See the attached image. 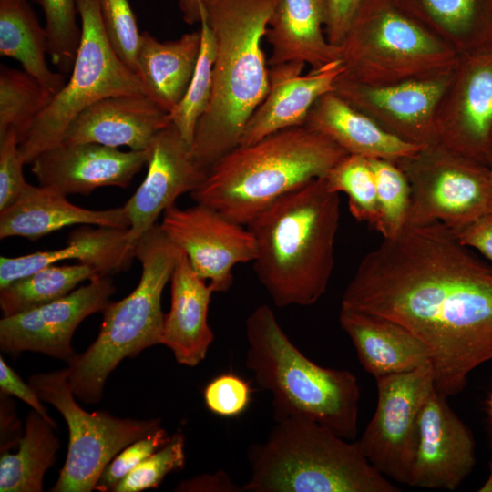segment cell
<instances>
[{
  "mask_svg": "<svg viewBox=\"0 0 492 492\" xmlns=\"http://www.w3.org/2000/svg\"><path fill=\"white\" fill-rule=\"evenodd\" d=\"M476 465L472 433L436 391L419 417L418 441L408 486L456 490Z\"/></svg>",
  "mask_w": 492,
  "mask_h": 492,
  "instance_id": "ac0fdd59",
  "label": "cell"
},
{
  "mask_svg": "<svg viewBox=\"0 0 492 492\" xmlns=\"http://www.w3.org/2000/svg\"><path fill=\"white\" fill-rule=\"evenodd\" d=\"M42 401L53 405L68 427V448L53 492H90L108 463L126 446L160 427L159 419L118 418L88 413L76 401L67 368L28 380Z\"/></svg>",
  "mask_w": 492,
  "mask_h": 492,
  "instance_id": "30bf717a",
  "label": "cell"
},
{
  "mask_svg": "<svg viewBox=\"0 0 492 492\" xmlns=\"http://www.w3.org/2000/svg\"><path fill=\"white\" fill-rule=\"evenodd\" d=\"M200 31L185 33L175 40L159 41L141 33L135 72L146 95L170 113L183 97L194 73Z\"/></svg>",
  "mask_w": 492,
  "mask_h": 492,
  "instance_id": "f1b7e54d",
  "label": "cell"
},
{
  "mask_svg": "<svg viewBox=\"0 0 492 492\" xmlns=\"http://www.w3.org/2000/svg\"><path fill=\"white\" fill-rule=\"evenodd\" d=\"M324 179L330 190L347 196L350 212L355 220L375 227L376 184L369 159L348 154L328 171Z\"/></svg>",
  "mask_w": 492,
  "mask_h": 492,
  "instance_id": "e575fe53",
  "label": "cell"
},
{
  "mask_svg": "<svg viewBox=\"0 0 492 492\" xmlns=\"http://www.w3.org/2000/svg\"><path fill=\"white\" fill-rule=\"evenodd\" d=\"M49 187L28 185L19 199L0 211V239L19 236L36 241L75 224L128 229L124 207L88 210L70 203Z\"/></svg>",
  "mask_w": 492,
  "mask_h": 492,
  "instance_id": "cb8c5ba5",
  "label": "cell"
},
{
  "mask_svg": "<svg viewBox=\"0 0 492 492\" xmlns=\"http://www.w3.org/2000/svg\"><path fill=\"white\" fill-rule=\"evenodd\" d=\"M55 428L36 411L28 413L17 452H1V492L43 491L44 476L55 463L60 447Z\"/></svg>",
  "mask_w": 492,
  "mask_h": 492,
  "instance_id": "4dcf8cb0",
  "label": "cell"
},
{
  "mask_svg": "<svg viewBox=\"0 0 492 492\" xmlns=\"http://www.w3.org/2000/svg\"><path fill=\"white\" fill-rule=\"evenodd\" d=\"M341 308L385 317L422 340L446 398L492 362V267L440 222L383 239L360 261Z\"/></svg>",
  "mask_w": 492,
  "mask_h": 492,
  "instance_id": "6da1fadb",
  "label": "cell"
},
{
  "mask_svg": "<svg viewBox=\"0 0 492 492\" xmlns=\"http://www.w3.org/2000/svg\"><path fill=\"white\" fill-rule=\"evenodd\" d=\"M339 220V193L323 177L276 200L247 226L256 276L277 307L310 306L325 293Z\"/></svg>",
  "mask_w": 492,
  "mask_h": 492,
  "instance_id": "7a4b0ae2",
  "label": "cell"
},
{
  "mask_svg": "<svg viewBox=\"0 0 492 492\" xmlns=\"http://www.w3.org/2000/svg\"><path fill=\"white\" fill-rule=\"evenodd\" d=\"M148 159L149 149L121 151L90 142L60 143L39 154L30 164L41 186L65 195H88L106 186L127 188Z\"/></svg>",
  "mask_w": 492,
  "mask_h": 492,
  "instance_id": "d6986e66",
  "label": "cell"
},
{
  "mask_svg": "<svg viewBox=\"0 0 492 492\" xmlns=\"http://www.w3.org/2000/svg\"><path fill=\"white\" fill-rule=\"evenodd\" d=\"M487 412H488L490 425L492 427V389H491V392L487 400Z\"/></svg>",
  "mask_w": 492,
  "mask_h": 492,
  "instance_id": "681fc988",
  "label": "cell"
},
{
  "mask_svg": "<svg viewBox=\"0 0 492 492\" xmlns=\"http://www.w3.org/2000/svg\"><path fill=\"white\" fill-rule=\"evenodd\" d=\"M34 1L44 13L52 63L61 73H70L81 36V27L77 24V0Z\"/></svg>",
  "mask_w": 492,
  "mask_h": 492,
  "instance_id": "8d00e7d4",
  "label": "cell"
},
{
  "mask_svg": "<svg viewBox=\"0 0 492 492\" xmlns=\"http://www.w3.org/2000/svg\"><path fill=\"white\" fill-rule=\"evenodd\" d=\"M97 1L102 24L112 47L121 60L135 72L141 33L128 0Z\"/></svg>",
  "mask_w": 492,
  "mask_h": 492,
  "instance_id": "f35d334b",
  "label": "cell"
},
{
  "mask_svg": "<svg viewBox=\"0 0 492 492\" xmlns=\"http://www.w3.org/2000/svg\"><path fill=\"white\" fill-rule=\"evenodd\" d=\"M48 36L26 0H0V54L17 60L23 70L53 97L66 84L65 74L52 71L46 59Z\"/></svg>",
  "mask_w": 492,
  "mask_h": 492,
  "instance_id": "f546056e",
  "label": "cell"
},
{
  "mask_svg": "<svg viewBox=\"0 0 492 492\" xmlns=\"http://www.w3.org/2000/svg\"><path fill=\"white\" fill-rule=\"evenodd\" d=\"M487 162L489 167L492 166V134H491L488 150H487Z\"/></svg>",
  "mask_w": 492,
  "mask_h": 492,
  "instance_id": "f907efd6",
  "label": "cell"
},
{
  "mask_svg": "<svg viewBox=\"0 0 492 492\" xmlns=\"http://www.w3.org/2000/svg\"><path fill=\"white\" fill-rule=\"evenodd\" d=\"M328 17V0H280L264 38L272 47L268 65L299 62L315 69L340 60L325 34Z\"/></svg>",
  "mask_w": 492,
  "mask_h": 492,
  "instance_id": "d4e9b609",
  "label": "cell"
},
{
  "mask_svg": "<svg viewBox=\"0 0 492 492\" xmlns=\"http://www.w3.org/2000/svg\"><path fill=\"white\" fill-rule=\"evenodd\" d=\"M245 365L272 399L275 422L304 416L353 440L358 433L360 386L348 370L323 367L289 339L268 305L254 309L245 322Z\"/></svg>",
  "mask_w": 492,
  "mask_h": 492,
  "instance_id": "5b68a950",
  "label": "cell"
},
{
  "mask_svg": "<svg viewBox=\"0 0 492 492\" xmlns=\"http://www.w3.org/2000/svg\"><path fill=\"white\" fill-rule=\"evenodd\" d=\"M180 250L156 224L136 243L134 257L141 263L138 286L125 298L109 302L97 339L67 363L74 395L96 404L103 395L108 375L125 358L161 344L164 316L161 294L170 280Z\"/></svg>",
  "mask_w": 492,
  "mask_h": 492,
  "instance_id": "52a82bcc",
  "label": "cell"
},
{
  "mask_svg": "<svg viewBox=\"0 0 492 492\" xmlns=\"http://www.w3.org/2000/svg\"><path fill=\"white\" fill-rule=\"evenodd\" d=\"M251 395L249 384L231 373L213 378L203 391L207 408L222 417H233L243 413L251 402Z\"/></svg>",
  "mask_w": 492,
  "mask_h": 492,
  "instance_id": "60d3db41",
  "label": "cell"
},
{
  "mask_svg": "<svg viewBox=\"0 0 492 492\" xmlns=\"http://www.w3.org/2000/svg\"><path fill=\"white\" fill-rule=\"evenodd\" d=\"M341 75L333 92L384 130L421 147L439 141L436 110L451 74L387 86L365 85Z\"/></svg>",
  "mask_w": 492,
  "mask_h": 492,
  "instance_id": "2e32d148",
  "label": "cell"
},
{
  "mask_svg": "<svg viewBox=\"0 0 492 492\" xmlns=\"http://www.w3.org/2000/svg\"><path fill=\"white\" fill-rule=\"evenodd\" d=\"M490 169H491V176H492V166H490ZM488 213L492 216V189H491V200H490V206H489Z\"/></svg>",
  "mask_w": 492,
  "mask_h": 492,
  "instance_id": "816d5d0a",
  "label": "cell"
},
{
  "mask_svg": "<svg viewBox=\"0 0 492 492\" xmlns=\"http://www.w3.org/2000/svg\"><path fill=\"white\" fill-rule=\"evenodd\" d=\"M171 436L159 427L122 449L105 467L96 490L112 491L118 483L154 452L166 445Z\"/></svg>",
  "mask_w": 492,
  "mask_h": 492,
  "instance_id": "ab89813d",
  "label": "cell"
},
{
  "mask_svg": "<svg viewBox=\"0 0 492 492\" xmlns=\"http://www.w3.org/2000/svg\"><path fill=\"white\" fill-rule=\"evenodd\" d=\"M184 444L183 434L175 433L166 445L122 478L112 491L139 492L158 487L168 474L184 466Z\"/></svg>",
  "mask_w": 492,
  "mask_h": 492,
  "instance_id": "74e56055",
  "label": "cell"
},
{
  "mask_svg": "<svg viewBox=\"0 0 492 492\" xmlns=\"http://www.w3.org/2000/svg\"><path fill=\"white\" fill-rule=\"evenodd\" d=\"M146 166L144 180L123 206L129 220L128 240L133 251L159 215L175 205L179 196L195 190L207 175L172 122L154 137Z\"/></svg>",
  "mask_w": 492,
  "mask_h": 492,
  "instance_id": "e0dca14e",
  "label": "cell"
},
{
  "mask_svg": "<svg viewBox=\"0 0 492 492\" xmlns=\"http://www.w3.org/2000/svg\"><path fill=\"white\" fill-rule=\"evenodd\" d=\"M169 282L170 308L164 316L161 344L171 350L177 363L193 367L205 358L214 340L208 313L215 292L181 250Z\"/></svg>",
  "mask_w": 492,
  "mask_h": 492,
  "instance_id": "7402d4cb",
  "label": "cell"
},
{
  "mask_svg": "<svg viewBox=\"0 0 492 492\" xmlns=\"http://www.w3.org/2000/svg\"><path fill=\"white\" fill-rule=\"evenodd\" d=\"M438 139L487 165L492 134V49L458 56L436 110Z\"/></svg>",
  "mask_w": 492,
  "mask_h": 492,
  "instance_id": "9a60e30c",
  "label": "cell"
},
{
  "mask_svg": "<svg viewBox=\"0 0 492 492\" xmlns=\"http://www.w3.org/2000/svg\"><path fill=\"white\" fill-rule=\"evenodd\" d=\"M244 492H398L356 442L304 416L276 421L248 451Z\"/></svg>",
  "mask_w": 492,
  "mask_h": 492,
  "instance_id": "8992f818",
  "label": "cell"
},
{
  "mask_svg": "<svg viewBox=\"0 0 492 492\" xmlns=\"http://www.w3.org/2000/svg\"><path fill=\"white\" fill-rule=\"evenodd\" d=\"M52 97L53 95L26 71L1 65L0 136L14 129L19 140Z\"/></svg>",
  "mask_w": 492,
  "mask_h": 492,
  "instance_id": "d6a6232c",
  "label": "cell"
},
{
  "mask_svg": "<svg viewBox=\"0 0 492 492\" xmlns=\"http://www.w3.org/2000/svg\"><path fill=\"white\" fill-rule=\"evenodd\" d=\"M346 155L305 126L289 128L226 153L190 197L247 227L276 200L325 177Z\"/></svg>",
  "mask_w": 492,
  "mask_h": 492,
  "instance_id": "277c9868",
  "label": "cell"
},
{
  "mask_svg": "<svg viewBox=\"0 0 492 492\" xmlns=\"http://www.w3.org/2000/svg\"><path fill=\"white\" fill-rule=\"evenodd\" d=\"M480 492H492V463H489V474L487 480L479 487Z\"/></svg>",
  "mask_w": 492,
  "mask_h": 492,
  "instance_id": "c3c4849f",
  "label": "cell"
},
{
  "mask_svg": "<svg viewBox=\"0 0 492 492\" xmlns=\"http://www.w3.org/2000/svg\"><path fill=\"white\" fill-rule=\"evenodd\" d=\"M200 49L189 87L176 108L169 113L171 122L191 147L196 127L205 113L212 94L215 39L203 15H200Z\"/></svg>",
  "mask_w": 492,
  "mask_h": 492,
  "instance_id": "836d02e7",
  "label": "cell"
},
{
  "mask_svg": "<svg viewBox=\"0 0 492 492\" xmlns=\"http://www.w3.org/2000/svg\"><path fill=\"white\" fill-rule=\"evenodd\" d=\"M183 19L189 25L200 22V8L204 0H177Z\"/></svg>",
  "mask_w": 492,
  "mask_h": 492,
  "instance_id": "7dc6e473",
  "label": "cell"
},
{
  "mask_svg": "<svg viewBox=\"0 0 492 492\" xmlns=\"http://www.w3.org/2000/svg\"><path fill=\"white\" fill-rule=\"evenodd\" d=\"M362 0H328L329 17L325 27L328 41L338 46L352 20V17Z\"/></svg>",
  "mask_w": 492,
  "mask_h": 492,
  "instance_id": "f6af8a7d",
  "label": "cell"
},
{
  "mask_svg": "<svg viewBox=\"0 0 492 492\" xmlns=\"http://www.w3.org/2000/svg\"><path fill=\"white\" fill-rule=\"evenodd\" d=\"M339 323L351 339L361 365L375 380L431 361L429 347L395 321L341 308Z\"/></svg>",
  "mask_w": 492,
  "mask_h": 492,
  "instance_id": "603a6c76",
  "label": "cell"
},
{
  "mask_svg": "<svg viewBox=\"0 0 492 492\" xmlns=\"http://www.w3.org/2000/svg\"><path fill=\"white\" fill-rule=\"evenodd\" d=\"M116 288L108 275L46 304L4 316L0 321V349L7 354L37 352L67 362L75 354L71 341L79 323L103 312Z\"/></svg>",
  "mask_w": 492,
  "mask_h": 492,
  "instance_id": "5bb4252c",
  "label": "cell"
},
{
  "mask_svg": "<svg viewBox=\"0 0 492 492\" xmlns=\"http://www.w3.org/2000/svg\"><path fill=\"white\" fill-rule=\"evenodd\" d=\"M377 194L374 229L383 239L393 238L405 226L411 203V189L403 170L394 161L369 159Z\"/></svg>",
  "mask_w": 492,
  "mask_h": 492,
  "instance_id": "d590c367",
  "label": "cell"
},
{
  "mask_svg": "<svg viewBox=\"0 0 492 492\" xmlns=\"http://www.w3.org/2000/svg\"><path fill=\"white\" fill-rule=\"evenodd\" d=\"M175 491L184 492H244L223 470L202 474L180 482Z\"/></svg>",
  "mask_w": 492,
  "mask_h": 492,
  "instance_id": "bcb514c9",
  "label": "cell"
},
{
  "mask_svg": "<svg viewBox=\"0 0 492 492\" xmlns=\"http://www.w3.org/2000/svg\"><path fill=\"white\" fill-rule=\"evenodd\" d=\"M458 56L492 49V0H392Z\"/></svg>",
  "mask_w": 492,
  "mask_h": 492,
  "instance_id": "83f0119b",
  "label": "cell"
},
{
  "mask_svg": "<svg viewBox=\"0 0 492 492\" xmlns=\"http://www.w3.org/2000/svg\"><path fill=\"white\" fill-rule=\"evenodd\" d=\"M451 231L461 243L479 251L492 262V216L489 213Z\"/></svg>",
  "mask_w": 492,
  "mask_h": 492,
  "instance_id": "ee69618b",
  "label": "cell"
},
{
  "mask_svg": "<svg viewBox=\"0 0 492 492\" xmlns=\"http://www.w3.org/2000/svg\"><path fill=\"white\" fill-rule=\"evenodd\" d=\"M303 126L330 138L348 154L367 159L396 161L423 148L390 134L333 91L314 103Z\"/></svg>",
  "mask_w": 492,
  "mask_h": 492,
  "instance_id": "4316f807",
  "label": "cell"
},
{
  "mask_svg": "<svg viewBox=\"0 0 492 492\" xmlns=\"http://www.w3.org/2000/svg\"><path fill=\"white\" fill-rule=\"evenodd\" d=\"M101 276L86 263L51 264L0 289V307L10 316L62 298L82 282Z\"/></svg>",
  "mask_w": 492,
  "mask_h": 492,
  "instance_id": "1f68e13d",
  "label": "cell"
},
{
  "mask_svg": "<svg viewBox=\"0 0 492 492\" xmlns=\"http://www.w3.org/2000/svg\"><path fill=\"white\" fill-rule=\"evenodd\" d=\"M0 389L1 394L14 395L21 399L56 427V422L48 415L36 390L30 384H26L2 356L0 358Z\"/></svg>",
  "mask_w": 492,
  "mask_h": 492,
  "instance_id": "7bdbcfd3",
  "label": "cell"
},
{
  "mask_svg": "<svg viewBox=\"0 0 492 492\" xmlns=\"http://www.w3.org/2000/svg\"><path fill=\"white\" fill-rule=\"evenodd\" d=\"M159 227L215 292L231 288L235 265L256 257L255 239L249 228L204 204L168 208Z\"/></svg>",
  "mask_w": 492,
  "mask_h": 492,
  "instance_id": "4fadbf2b",
  "label": "cell"
},
{
  "mask_svg": "<svg viewBox=\"0 0 492 492\" xmlns=\"http://www.w3.org/2000/svg\"><path fill=\"white\" fill-rule=\"evenodd\" d=\"M305 64L288 62L270 67L267 95L244 127L239 146L252 144L274 132L303 126L309 111L323 95L333 92L343 72L341 60L302 75Z\"/></svg>",
  "mask_w": 492,
  "mask_h": 492,
  "instance_id": "ffe728a7",
  "label": "cell"
},
{
  "mask_svg": "<svg viewBox=\"0 0 492 492\" xmlns=\"http://www.w3.org/2000/svg\"><path fill=\"white\" fill-rule=\"evenodd\" d=\"M128 229L88 226L72 231L66 247L18 257L0 258V289L60 261L77 260L93 266L101 276L128 270L134 257Z\"/></svg>",
  "mask_w": 492,
  "mask_h": 492,
  "instance_id": "484cf974",
  "label": "cell"
},
{
  "mask_svg": "<svg viewBox=\"0 0 492 492\" xmlns=\"http://www.w3.org/2000/svg\"><path fill=\"white\" fill-rule=\"evenodd\" d=\"M338 47L341 76L370 86L442 77L458 61L392 0H362Z\"/></svg>",
  "mask_w": 492,
  "mask_h": 492,
  "instance_id": "ba28073f",
  "label": "cell"
},
{
  "mask_svg": "<svg viewBox=\"0 0 492 492\" xmlns=\"http://www.w3.org/2000/svg\"><path fill=\"white\" fill-rule=\"evenodd\" d=\"M170 122V114L146 94L114 95L97 100L76 116L61 143L90 142L144 150Z\"/></svg>",
  "mask_w": 492,
  "mask_h": 492,
  "instance_id": "44dd1931",
  "label": "cell"
},
{
  "mask_svg": "<svg viewBox=\"0 0 492 492\" xmlns=\"http://www.w3.org/2000/svg\"><path fill=\"white\" fill-rule=\"evenodd\" d=\"M394 162L411 189L405 226L440 222L455 230L488 213L492 189L488 165L440 141Z\"/></svg>",
  "mask_w": 492,
  "mask_h": 492,
  "instance_id": "8fae6325",
  "label": "cell"
},
{
  "mask_svg": "<svg viewBox=\"0 0 492 492\" xmlns=\"http://www.w3.org/2000/svg\"><path fill=\"white\" fill-rule=\"evenodd\" d=\"M374 415L358 440L368 461L384 477L408 485L418 441L419 417L435 390L431 361L376 379Z\"/></svg>",
  "mask_w": 492,
  "mask_h": 492,
  "instance_id": "7c38bea8",
  "label": "cell"
},
{
  "mask_svg": "<svg viewBox=\"0 0 492 492\" xmlns=\"http://www.w3.org/2000/svg\"><path fill=\"white\" fill-rule=\"evenodd\" d=\"M279 1L204 0L200 8L215 39L213 87L190 149L207 172L239 146L245 125L268 93L261 43Z\"/></svg>",
  "mask_w": 492,
  "mask_h": 492,
  "instance_id": "3957f363",
  "label": "cell"
},
{
  "mask_svg": "<svg viewBox=\"0 0 492 492\" xmlns=\"http://www.w3.org/2000/svg\"><path fill=\"white\" fill-rule=\"evenodd\" d=\"M81 36L69 80L18 140L25 164L61 143L67 126L104 97L146 94L137 74L118 56L104 29L98 1L77 0Z\"/></svg>",
  "mask_w": 492,
  "mask_h": 492,
  "instance_id": "9c48e42d",
  "label": "cell"
},
{
  "mask_svg": "<svg viewBox=\"0 0 492 492\" xmlns=\"http://www.w3.org/2000/svg\"><path fill=\"white\" fill-rule=\"evenodd\" d=\"M23 162L15 130L0 136V211L14 204L29 185L23 175Z\"/></svg>",
  "mask_w": 492,
  "mask_h": 492,
  "instance_id": "b9f144b4",
  "label": "cell"
}]
</instances>
